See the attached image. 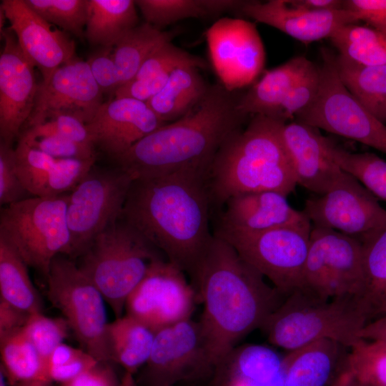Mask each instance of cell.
Wrapping results in <instances>:
<instances>
[{
	"mask_svg": "<svg viewBox=\"0 0 386 386\" xmlns=\"http://www.w3.org/2000/svg\"><path fill=\"white\" fill-rule=\"evenodd\" d=\"M208 170L181 169L133 181L122 217L191 277L214 234Z\"/></svg>",
	"mask_w": 386,
	"mask_h": 386,
	"instance_id": "1",
	"label": "cell"
},
{
	"mask_svg": "<svg viewBox=\"0 0 386 386\" xmlns=\"http://www.w3.org/2000/svg\"><path fill=\"white\" fill-rule=\"evenodd\" d=\"M264 278L227 241L214 234L191 279L204 304L199 322L215 370L286 298Z\"/></svg>",
	"mask_w": 386,
	"mask_h": 386,
	"instance_id": "2",
	"label": "cell"
},
{
	"mask_svg": "<svg viewBox=\"0 0 386 386\" xmlns=\"http://www.w3.org/2000/svg\"><path fill=\"white\" fill-rule=\"evenodd\" d=\"M240 95L220 83L180 119L151 132L114 162L134 179L188 168L209 169L223 144L242 129L247 116L238 109Z\"/></svg>",
	"mask_w": 386,
	"mask_h": 386,
	"instance_id": "3",
	"label": "cell"
},
{
	"mask_svg": "<svg viewBox=\"0 0 386 386\" xmlns=\"http://www.w3.org/2000/svg\"><path fill=\"white\" fill-rule=\"evenodd\" d=\"M286 123L254 115L223 144L208 172L213 208L239 194L275 191L287 197L294 192L297 183L282 137Z\"/></svg>",
	"mask_w": 386,
	"mask_h": 386,
	"instance_id": "4",
	"label": "cell"
},
{
	"mask_svg": "<svg viewBox=\"0 0 386 386\" xmlns=\"http://www.w3.org/2000/svg\"><path fill=\"white\" fill-rule=\"evenodd\" d=\"M370 322L360 298L322 299L302 290L287 296L261 329L274 346L292 351L312 342L329 339L352 347Z\"/></svg>",
	"mask_w": 386,
	"mask_h": 386,
	"instance_id": "5",
	"label": "cell"
},
{
	"mask_svg": "<svg viewBox=\"0 0 386 386\" xmlns=\"http://www.w3.org/2000/svg\"><path fill=\"white\" fill-rule=\"evenodd\" d=\"M159 259L166 257L121 217L99 234L75 261L119 318L129 295Z\"/></svg>",
	"mask_w": 386,
	"mask_h": 386,
	"instance_id": "6",
	"label": "cell"
},
{
	"mask_svg": "<svg viewBox=\"0 0 386 386\" xmlns=\"http://www.w3.org/2000/svg\"><path fill=\"white\" fill-rule=\"evenodd\" d=\"M67 203L68 194L27 197L1 211L0 235L46 281L52 260L58 255L70 257L71 254Z\"/></svg>",
	"mask_w": 386,
	"mask_h": 386,
	"instance_id": "7",
	"label": "cell"
},
{
	"mask_svg": "<svg viewBox=\"0 0 386 386\" xmlns=\"http://www.w3.org/2000/svg\"><path fill=\"white\" fill-rule=\"evenodd\" d=\"M46 282L48 299L63 314L82 349L98 362H112L105 300L76 261L66 255L56 256Z\"/></svg>",
	"mask_w": 386,
	"mask_h": 386,
	"instance_id": "8",
	"label": "cell"
},
{
	"mask_svg": "<svg viewBox=\"0 0 386 386\" xmlns=\"http://www.w3.org/2000/svg\"><path fill=\"white\" fill-rule=\"evenodd\" d=\"M320 84L312 103L297 121L353 139L386 154V125L368 112L342 83L336 54L322 48Z\"/></svg>",
	"mask_w": 386,
	"mask_h": 386,
	"instance_id": "9",
	"label": "cell"
},
{
	"mask_svg": "<svg viewBox=\"0 0 386 386\" xmlns=\"http://www.w3.org/2000/svg\"><path fill=\"white\" fill-rule=\"evenodd\" d=\"M309 219L258 233L214 231L286 297L300 289L309 251Z\"/></svg>",
	"mask_w": 386,
	"mask_h": 386,
	"instance_id": "10",
	"label": "cell"
},
{
	"mask_svg": "<svg viewBox=\"0 0 386 386\" xmlns=\"http://www.w3.org/2000/svg\"><path fill=\"white\" fill-rule=\"evenodd\" d=\"M134 180L117 167L102 169L94 166L68 194L71 259L76 260L99 234L122 217Z\"/></svg>",
	"mask_w": 386,
	"mask_h": 386,
	"instance_id": "11",
	"label": "cell"
},
{
	"mask_svg": "<svg viewBox=\"0 0 386 386\" xmlns=\"http://www.w3.org/2000/svg\"><path fill=\"white\" fill-rule=\"evenodd\" d=\"M300 290L322 299H361L364 292L361 241L332 229L312 226Z\"/></svg>",
	"mask_w": 386,
	"mask_h": 386,
	"instance_id": "12",
	"label": "cell"
},
{
	"mask_svg": "<svg viewBox=\"0 0 386 386\" xmlns=\"http://www.w3.org/2000/svg\"><path fill=\"white\" fill-rule=\"evenodd\" d=\"M213 370L215 366L201 324L189 318L156 332L149 357L135 380L138 386H174Z\"/></svg>",
	"mask_w": 386,
	"mask_h": 386,
	"instance_id": "13",
	"label": "cell"
},
{
	"mask_svg": "<svg viewBox=\"0 0 386 386\" xmlns=\"http://www.w3.org/2000/svg\"><path fill=\"white\" fill-rule=\"evenodd\" d=\"M197 293L180 268L166 259L154 261L129 295V315L157 332L191 318Z\"/></svg>",
	"mask_w": 386,
	"mask_h": 386,
	"instance_id": "14",
	"label": "cell"
},
{
	"mask_svg": "<svg viewBox=\"0 0 386 386\" xmlns=\"http://www.w3.org/2000/svg\"><path fill=\"white\" fill-rule=\"evenodd\" d=\"M359 181L343 171L324 194L306 199L302 210L313 227L362 240L386 222V209Z\"/></svg>",
	"mask_w": 386,
	"mask_h": 386,
	"instance_id": "15",
	"label": "cell"
},
{
	"mask_svg": "<svg viewBox=\"0 0 386 386\" xmlns=\"http://www.w3.org/2000/svg\"><path fill=\"white\" fill-rule=\"evenodd\" d=\"M212 65L229 91L246 86L262 71L265 53L260 36L250 21L222 18L207 31Z\"/></svg>",
	"mask_w": 386,
	"mask_h": 386,
	"instance_id": "16",
	"label": "cell"
},
{
	"mask_svg": "<svg viewBox=\"0 0 386 386\" xmlns=\"http://www.w3.org/2000/svg\"><path fill=\"white\" fill-rule=\"evenodd\" d=\"M102 95L86 61L76 57L39 84L33 111L21 131L57 114L88 124L102 104Z\"/></svg>",
	"mask_w": 386,
	"mask_h": 386,
	"instance_id": "17",
	"label": "cell"
},
{
	"mask_svg": "<svg viewBox=\"0 0 386 386\" xmlns=\"http://www.w3.org/2000/svg\"><path fill=\"white\" fill-rule=\"evenodd\" d=\"M1 37L0 137L1 141L11 145L33 111L39 84L34 66L24 55L10 27Z\"/></svg>",
	"mask_w": 386,
	"mask_h": 386,
	"instance_id": "18",
	"label": "cell"
},
{
	"mask_svg": "<svg viewBox=\"0 0 386 386\" xmlns=\"http://www.w3.org/2000/svg\"><path fill=\"white\" fill-rule=\"evenodd\" d=\"M165 124L147 103L114 97L102 103L86 127L94 147L114 161Z\"/></svg>",
	"mask_w": 386,
	"mask_h": 386,
	"instance_id": "19",
	"label": "cell"
},
{
	"mask_svg": "<svg viewBox=\"0 0 386 386\" xmlns=\"http://www.w3.org/2000/svg\"><path fill=\"white\" fill-rule=\"evenodd\" d=\"M10 29L26 58L46 80L57 68L76 58L75 44L64 33L54 29L25 0H3Z\"/></svg>",
	"mask_w": 386,
	"mask_h": 386,
	"instance_id": "20",
	"label": "cell"
},
{
	"mask_svg": "<svg viewBox=\"0 0 386 386\" xmlns=\"http://www.w3.org/2000/svg\"><path fill=\"white\" fill-rule=\"evenodd\" d=\"M239 11L303 42L330 38L340 27L358 21L354 12L345 8L314 11L285 0L244 1Z\"/></svg>",
	"mask_w": 386,
	"mask_h": 386,
	"instance_id": "21",
	"label": "cell"
},
{
	"mask_svg": "<svg viewBox=\"0 0 386 386\" xmlns=\"http://www.w3.org/2000/svg\"><path fill=\"white\" fill-rule=\"evenodd\" d=\"M286 197L275 191L234 195L224 203L215 231L258 233L309 219L303 211L293 208Z\"/></svg>",
	"mask_w": 386,
	"mask_h": 386,
	"instance_id": "22",
	"label": "cell"
},
{
	"mask_svg": "<svg viewBox=\"0 0 386 386\" xmlns=\"http://www.w3.org/2000/svg\"><path fill=\"white\" fill-rule=\"evenodd\" d=\"M18 175L34 197H55L70 192L94 166L96 159H58L18 140Z\"/></svg>",
	"mask_w": 386,
	"mask_h": 386,
	"instance_id": "23",
	"label": "cell"
},
{
	"mask_svg": "<svg viewBox=\"0 0 386 386\" xmlns=\"http://www.w3.org/2000/svg\"><path fill=\"white\" fill-rule=\"evenodd\" d=\"M282 137L297 184L317 195L325 193L343 172L327 154L326 137L297 120L284 124Z\"/></svg>",
	"mask_w": 386,
	"mask_h": 386,
	"instance_id": "24",
	"label": "cell"
},
{
	"mask_svg": "<svg viewBox=\"0 0 386 386\" xmlns=\"http://www.w3.org/2000/svg\"><path fill=\"white\" fill-rule=\"evenodd\" d=\"M312 62L302 56L267 71L259 81L241 95L238 109L247 117H276L277 110L290 89Z\"/></svg>",
	"mask_w": 386,
	"mask_h": 386,
	"instance_id": "25",
	"label": "cell"
},
{
	"mask_svg": "<svg viewBox=\"0 0 386 386\" xmlns=\"http://www.w3.org/2000/svg\"><path fill=\"white\" fill-rule=\"evenodd\" d=\"M341 346L336 341L321 339L290 351L282 360L284 386H325Z\"/></svg>",
	"mask_w": 386,
	"mask_h": 386,
	"instance_id": "26",
	"label": "cell"
},
{
	"mask_svg": "<svg viewBox=\"0 0 386 386\" xmlns=\"http://www.w3.org/2000/svg\"><path fill=\"white\" fill-rule=\"evenodd\" d=\"M192 66H181L170 74L164 88L147 104L164 123L187 114L205 96L209 85Z\"/></svg>",
	"mask_w": 386,
	"mask_h": 386,
	"instance_id": "27",
	"label": "cell"
},
{
	"mask_svg": "<svg viewBox=\"0 0 386 386\" xmlns=\"http://www.w3.org/2000/svg\"><path fill=\"white\" fill-rule=\"evenodd\" d=\"M1 367L9 386H52L48 366L19 331L0 338Z\"/></svg>",
	"mask_w": 386,
	"mask_h": 386,
	"instance_id": "28",
	"label": "cell"
},
{
	"mask_svg": "<svg viewBox=\"0 0 386 386\" xmlns=\"http://www.w3.org/2000/svg\"><path fill=\"white\" fill-rule=\"evenodd\" d=\"M156 332L137 319L125 315L107 326V340L113 363L134 375L147 362Z\"/></svg>",
	"mask_w": 386,
	"mask_h": 386,
	"instance_id": "29",
	"label": "cell"
},
{
	"mask_svg": "<svg viewBox=\"0 0 386 386\" xmlns=\"http://www.w3.org/2000/svg\"><path fill=\"white\" fill-rule=\"evenodd\" d=\"M136 6L133 0H88L84 36L89 44L114 47L138 25Z\"/></svg>",
	"mask_w": 386,
	"mask_h": 386,
	"instance_id": "30",
	"label": "cell"
},
{
	"mask_svg": "<svg viewBox=\"0 0 386 386\" xmlns=\"http://www.w3.org/2000/svg\"><path fill=\"white\" fill-rule=\"evenodd\" d=\"M336 67L346 89L368 112L385 124L386 65H364L336 54Z\"/></svg>",
	"mask_w": 386,
	"mask_h": 386,
	"instance_id": "31",
	"label": "cell"
},
{
	"mask_svg": "<svg viewBox=\"0 0 386 386\" xmlns=\"http://www.w3.org/2000/svg\"><path fill=\"white\" fill-rule=\"evenodd\" d=\"M0 295V299L30 315L43 311V302L29 277L28 265L1 235Z\"/></svg>",
	"mask_w": 386,
	"mask_h": 386,
	"instance_id": "32",
	"label": "cell"
},
{
	"mask_svg": "<svg viewBox=\"0 0 386 386\" xmlns=\"http://www.w3.org/2000/svg\"><path fill=\"white\" fill-rule=\"evenodd\" d=\"M364 292L370 321L386 313V222L362 240Z\"/></svg>",
	"mask_w": 386,
	"mask_h": 386,
	"instance_id": "33",
	"label": "cell"
},
{
	"mask_svg": "<svg viewBox=\"0 0 386 386\" xmlns=\"http://www.w3.org/2000/svg\"><path fill=\"white\" fill-rule=\"evenodd\" d=\"M174 36V31H165L147 22L127 32L113 48L120 86L131 81L145 60Z\"/></svg>",
	"mask_w": 386,
	"mask_h": 386,
	"instance_id": "34",
	"label": "cell"
},
{
	"mask_svg": "<svg viewBox=\"0 0 386 386\" xmlns=\"http://www.w3.org/2000/svg\"><path fill=\"white\" fill-rule=\"evenodd\" d=\"M282 360L272 350L249 345L235 347L215 370L227 372L247 382L264 385L282 377Z\"/></svg>",
	"mask_w": 386,
	"mask_h": 386,
	"instance_id": "35",
	"label": "cell"
},
{
	"mask_svg": "<svg viewBox=\"0 0 386 386\" xmlns=\"http://www.w3.org/2000/svg\"><path fill=\"white\" fill-rule=\"evenodd\" d=\"M328 155L378 200L386 202V161L374 153L351 152L326 137Z\"/></svg>",
	"mask_w": 386,
	"mask_h": 386,
	"instance_id": "36",
	"label": "cell"
},
{
	"mask_svg": "<svg viewBox=\"0 0 386 386\" xmlns=\"http://www.w3.org/2000/svg\"><path fill=\"white\" fill-rule=\"evenodd\" d=\"M339 54L367 66L386 65V36L355 24L340 27L330 36Z\"/></svg>",
	"mask_w": 386,
	"mask_h": 386,
	"instance_id": "37",
	"label": "cell"
},
{
	"mask_svg": "<svg viewBox=\"0 0 386 386\" xmlns=\"http://www.w3.org/2000/svg\"><path fill=\"white\" fill-rule=\"evenodd\" d=\"M146 22L162 29L188 18H201L222 13L221 0H137Z\"/></svg>",
	"mask_w": 386,
	"mask_h": 386,
	"instance_id": "38",
	"label": "cell"
},
{
	"mask_svg": "<svg viewBox=\"0 0 386 386\" xmlns=\"http://www.w3.org/2000/svg\"><path fill=\"white\" fill-rule=\"evenodd\" d=\"M347 367L366 386H386V344L361 340L351 347Z\"/></svg>",
	"mask_w": 386,
	"mask_h": 386,
	"instance_id": "39",
	"label": "cell"
},
{
	"mask_svg": "<svg viewBox=\"0 0 386 386\" xmlns=\"http://www.w3.org/2000/svg\"><path fill=\"white\" fill-rule=\"evenodd\" d=\"M27 5L49 24L76 36H84L88 0H25Z\"/></svg>",
	"mask_w": 386,
	"mask_h": 386,
	"instance_id": "40",
	"label": "cell"
},
{
	"mask_svg": "<svg viewBox=\"0 0 386 386\" xmlns=\"http://www.w3.org/2000/svg\"><path fill=\"white\" fill-rule=\"evenodd\" d=\"M69 328L65 318H52L39 312L30 315L22 332L48 366L51 355L59 345L64 343Z\"/></svg>",
	"mask_w": 386,
	"mask_h": 386,
	"instance_id": "41",
	"label": "cell"
},
{
	"mask_svg": "<svg viewBox=\"0 0 386 386\" xmlns=\"http://www.w3.org/2000/svg\"><path fill=\"white\" fill-rule=\"evenodd\" d=\"M181 66H192L199 69L208 67L204 59L175 46L171 41L157 48L145 60L133 79L160 75Z\"/></svg>",
	"mask_w": 386,
	"mask_h": 386,
	"instance_id": "42",
	"label": "cell"
},
{
	"mask_svg": "<svg viewBox=\"0 0 386 386\" xmlns=\"http://www.w3.org/2000/svg\"><path fill=\"white\" fill-rule=\"evenodd\" d=\"M19 140L54 158L96 159L95 148L76 143L56 134L24 129L21 132Z\"/></svg>",
	"mask_w": 386,
	"mask_h": 386,
	"instance_id": "43",
	"label": "cell"
},
{
	"mask_svg": "<svg viewBox=\"0 0 386 386\" xmlns=\"http://www.w3.org/2000/svg\"><path fill=\"white\" fill-rule=\"evenodd\" d=\"M98 362L83 349L61 343L49 359V374L53 382L63 384L91 369Z\"/></svg>",
	"mask_w": 386,
	"mask_h": 386,
	"instance_id": "44",
	"label": "cell"
},
{
	"mask_svg": "<svg viewBox=\"0 0 386 386\" xmlns=\"http://www.w3.org/2000/svg\"><path fill=\"white\" fill-rule=\"evenodd\" d=\"M320 84V66L312 63L285 96L275 118L287 122L307 108L316 98Z\"/></svg>",
	"mask_w": 386,
	"mask_h": 386,
	"instance_id": "45",
	"label": "cell"
},
{
	"mask_svg": "<svg viewBox=\"0 0 386 386\" xmlns=\"http://www.w3.org/2000/svg\"><path fill=\"white\" fill-rule=\"evenodd\" d=\"M29 192L18 175L15 149L0 142V203L9 205L26 199Z\"/></svg>",
	"mask_w": 386,
	"mask_h": 386,
	"instance_id": "46",
	"label": "cell"
},
{
	"mask_svg": "<svg viewBox=\"0 0 386 386\" xmlns=\"http://www.w3.org/2000/svg\"><path fill=\"white\" fill-rule=\"evenodd\" d=\"M24 129L37 133L56 134L76 143L95 148L86 124L73 115L57 114L39 124Z\"/></svg>",
	"mask_w": 386,
	"mask_h": 386,
	"instance_id": "47",
	"label": "cell"
},
{
	"mask_svg": "<svg viewBox=\"0 0 386 386\" xmlns=\"http://www.w3.org/2000/svg\"><path fill=\"white\" fill-rule=\"evenodd\" d=\"M113 48L100 47L89 56L86 62L102 93L114 95L120 86V81L113 58Z\"/></svg>",
	"mask_w": 386,
	"mask_h": 386,
	"instance_id": "48",
	"label": "cell"
},
{
	"mask_svg": "<svg viewBox=\"0 0 386 386\" xmlns=\"http://www.w3.org/2000/svg\"><path fill=\"white\" fill-rule=\"evenodd\" d=\"M172 71L142 79H133L120 86L115 91L114 97L129 98L147 103L164 88Z\"/></svg>",
	"mask_w": 386,
	"mask_h": 386,
	"instance_id": "49",
	"label": "cell"
},
{
	"mask_svg": "<svg viewBox=\"0 0 386 386\" xmlns=\"http://www.w3.org/2000/svg\"><path fill=\"white\" fill-rule=\"evenodd\" d=\"M343 7L354 12L357 21L367 23L386 36V0L344 1Z\"/></svg>",
	"mask_w": 386,
	"mask_h": 386,
	"instance_id": "50",
	"label": "cell"
},
{
	"mask_svg": "<svg viewBox=\"0 0 386 386\" xmlns=\"http://www.w3.org/2000/svg\"><path fill=\"white\" fill-rule=\"evenodd\" d=\"M111 362H99L94 367L61 386H119Z\"/></svg>",
	"mask_w": 386,
	"mask_h": 386,
	"instance_id": "51",
	"label": "cell"
},
{
	"mask_svg": "<svg viewBox=\"0 0 386 386\" xmlns=\"http://www.w3.org/2000/svg\"><path fill=\"white\" fill-rule=\"evenodd\" d=\"M30 315L0 299V338L21 330Z\"/></svg>",
	"mask_w": 386,
	"mask_h": 386,
	"instance_id": "52",
	"label": "cell"
},
{
	"mask_svg": "<svg viewBox=\"0 0 386 386\" xmlns=\"http://www.w3.org/2000/svg\"><path fill=\"white\" fill-rule=\"evenodd\" d=\"M359 337L386 344V313L367 322L360 330Z\"/></svg>",
	"mask_w": 386,
	"mask_h": 386,
	"instance_id": "53",
	"label": "cell"
},
{
	"mask_svg": "<svg viewBox=\"0 0 386 386\" xmlns=\"http://www.w3.org/2000/svg\"><path fill=\"white\" fill-rule=\"evenodd\" d=\"M294 6L314 11L336 10L344 8V1L340 0H292Z\"/></svg>",
	"mask_w": 386,
	"mask_h": 386,
	"instance_id": "54",
	"label": "cell"
},
{
	"mask_svg": "<svg viewBox=\"0 0 386 386\" xmlns=\"http://www.w3.org/2000/svg\"><path fill=\"white\" fill-rule=\"evenodd\" d=\"M355 378L353 373L347 367L340 374L332 386H354Z\"/></svg>",
	"mask_w": 386,
	"mask_h": 386,
	"instance_id": "55",
	"label": "cell"
},
{
	"mask_svg": "<svg viewBox=\"0 0 386 386\" xmlns=\"http://www.w3.org/2000/svg\"><path fill=\"white\" fill-rule=\"evenodd\" d=\"M119 386H138L134 375L125 372L123 377L121 380Z\"/></svg>",
	"mask_w": 386,
	"mask_h": 386,
	"instance_id": "56",
	"label": "cell"
},
{
	"mask_svg": "<svg viewBox=\"0 0 386 386\" xmlns=\"http://www.w3.org/2000/svg\"><path fill=\"white\" fill-rule=\"evenodd\" d=\"M225 386H250L247 382L243 379L236 377H229Z\"/></svg>",
	"mask_w": 386,
	"mask_h": 386,
	"instance_id": "57",
	"label": "cell"
},
{
	"mask_svg": "<svg viewBox=\"0 0 386 386\" xmlns=\"http://www.w3.org/2000/svg\"><path fill=\"white\" fill-rule=\"evenodd\" d=\"M6 19L4 10L0 7V33L1 34L4 31V24L5 19Z\"/></svg>",
	"mask_w": 386,
	"mask_h": 386,
	"instance_id": "58",
	"label": "cell"
},
{
	"mask_svg": "<svg viewBox=\"0 0 386 386\" xmlns=\"http://www.w3.org/2000/svg\"><path fill=\"white\" fill-rule=\"evenodd\" d=\"M0 386H8L4 373L0 370Z\"/></svg>",
	"mask_w": 386,
	"mask_h": 386,
	"instance_id": "59",
	"label": "cell"
},
{
	"mask_svg": "<svg viewBox=\"0 0 386 386\" xmlns=\"http://www.w3.org/2000/svg\"><path fill=\"white\" fill-rule=\"evenodd\" d=\"M354 386H366V385H362V384H361V383H359L358 382H357V381L355 380V385H354Z\"/></svg>",
	"mask_w": 386,
	"mask_h": 386,
	"instance_id": "60",
	"label": "cell"
}]
</instances>
